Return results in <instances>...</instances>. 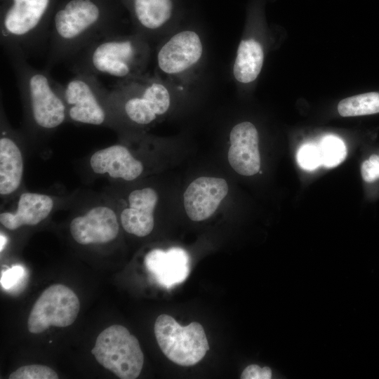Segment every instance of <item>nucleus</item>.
I'll list each match as a JSON object with an SVG mask.
<instances>
[{
  "label": "nucleus",
  "instance_id": "f257e3e1",
  "mask_svg": "<svg viewBox=\"0 0 379 379\" xmlns=\"http://www.w3.org/2000/svg\"><path fill=\"white\" fill-rule=\"evenodd\" d=\"M150 56L151 48L143 35L112 32L88 45L69 61L74 73L107 75L121 80L146 74Z\"/></svg>",
  "mask_w": 379,
  "mask_h": 379
},
{
  "label": "nucleus",
  "instance_id": "f03ea898",
  "mask_svg": "<svg viewBox=\"0 0 379 379\" xmlns=\"http://www.w3.org/2000/svg\"><path fill=\"white\" fill-rule=\"evenodd\" d=\"M93 0H70L54 15L48 30V65L71 60L98 39L112 33Z\"/></svg>",
  "mask_w": 379,
  "mask_h": 379
},
{
  "label": "nucleus",
  "instance_id": "7ed1b4c3",
  "mask_svg": "<svg viewBox=\"0 0 379 379\" xmlns=\"http://www.w3.org/2000/svg\"><path fill=\"white\" fill-rule=\"evenodd\" d=\"M173 88L157 74L117 80L110 91L114 113L121 123L147 126L171 109Z\"/></svg>",
  "mask_w": 379,
  "mask_h": 379
},
{
  "label": "nucleus",
  "instance_id": "20e7f679",
  "mask_svg": "<svg viewBox=\"0 0 379 379\" xmlns=\"http://www.w3.org/2000/svg\"><path fill=\"white\" fill-rule=\"evenodd\" d=\"M13 67L30 123L42 131L53 130L67 119L65 104L48 71L34 68L22 51L6 52Z\"/></svg>",
  "mask_w": 379,
  "mask_h": 379
},
{
  "label": "nucleus",
  "instance_id": "39448f33",
  "mask_svg": "<svg viewBox=\"0 0 379 379\" xmlns=\"http://www.w3.org/2000/svg\"><path fill=\"white\" fill-rule=\"evenodd\" d=\"M55 85L69 120L94 126L120 124L112 107L110 91L102 86L97 76L77 72L65 84L55 81Z\"/></svg>",
  "mask_w": 379,
  "mask_h": 379
},
{
  "label": "nucleus",
  "instance_id": "423d86ee",
  "mask_svg": "<svg viewBox=\"0 0 379 379\" xmlns=\"http://www.w3.org/2000/svg\"><path fill=\"white\" fill-rule=\"evenodd\" d=\"M201 35L184 29L167 37L156 53L155 74L173 88H184L197 74L204 57Z\"/></svg>",
  "mask_w": 379,
  "mask_h": 379
},
{
  "label": "nucleus",
  "instance_id": "0eeeda50",
  "mask_svg": "<svg viewBox=\"0 0 379 379\" xmlns=\"http://www.w3.org/2000/svg\"><path fill=\"white\" fill-rule=\"evenodd\" d=\"M51 0H11L1 20V44L5 52L27 51L48 34L46 16Z\"/></svg>",
  "mask_w": 379,
  "mask_h": 379
},
{
  "label": "nucleus",
  "instance_id": "6e6552de",
  "mask_svg": "<svg viewBox=\"0 0 379 379\" xmlns=\"http://www.w3.org/2000/svg\"><path fill=\"white\" fill-rule=\"evenodd\" d=\"M97 361L121 379L137 378L144 355L138 340L121 325H112L97 337L91 350Z\"/></svg>",
  "mask_w": 379,
  "mask_h": 379
},
{
  "label": "nucleus",
  "instance_id": "1a4fd4ad",
  "mask_svg": "<svg viewBox=\"0 0 379 379\" xmlns=\"http://www.w3.org/2000/svg\"><path fill=\"white\" fill-rule=\"evenodd\" d=\"M154 328L161 350L178 365H195L209 350L204 329L198 322L182 326L171 316L163 314L157 318Z\"/></svg>",
  "mask_w": 379,
  "mask_h": 379
},
{
  "label": "nucleus",
  "instance_id": "9d476101",
  "mask_svg": "<svg viewBox=\"0 0 379 379\" xmlns=\"http://www.w3.org/2000/svg\"><path fill=\"white\" fill-rule=\"evenodd\" d=\"M80 302L69 287L56 284L45 289L34 304L27 327L32 333H40L50 326L67 327L76 320Z\"/></svg>",
  "mask_w": 379,
  "mask_h": 379
},
{
  "label": "nucleus",
  "instance_id": "9b49d317",
  "mask_svg": "<svg viewBox=\"0 0 379 379\" xmlns=\"http://www.w3.org/2000/svg\"><path fill=\"white\" fill-rule=\"evenodd\" d=\"M228 192L229 185L224 178L201 176L194 179L183 194V206L187 215L195 222L209 218Z\"/></svg>",
  "mask_w": 379,
  "mask_h": 379
},
{
  "label": "nucleus",
  "instance_id": "f8f14e48",
  "mask_svg": "<svg viewBox=\"0 0 379 379\" xmlns=\"http://www.w3.org/2000/svg\"><path fill=\"white\" fill-rule=\"evenodd\" d=\"M69 230L74 241L79 244H102L117 237L119 223L110 207L96 206L75 217L70 222Z\"/></svg>",
  "mask_w": 379,
  "mask_h": 379
},
{
  "label": "nucleus",
  "instance_id": "ddd939ff",
  "mask_svg": "<svg viewBox=\"0 0 379 379\" xmlns=\"http://www.w3.org/2000/svg\"><path fill=\"white\" fill-rule=\"evenodd\" d=\"M227 159L233 170L244 176H252L260 168L259 136L250 121L234 125L230 132Z\"/></svg>",
  "mask_w": 379,
  "mask_h": 379
},
{
  "label": "nucleus",
  "instance_id": "4468645a",
  "mask_svg": "<svg viewBox=\"0 0 379 379\" xmlns=\"http://www.w3.org/2000/svg\"><path fill=\"white\" fill-rule=\"evenodd\" d=\"M159 200L157 191L149 187L136 189L128 197V205L121 213L122 227L128 234L142 237L154 227V210Z\"/></svg>",
  "mask_w": 379,
  "mask_h": 379
},
{
  "label": "nucleus",
  "instance_id": "2eb2a0df",
  "mask_svg": "<svg viewBox=\"0 0 379 379\" xmlns=\"http://www.w3.org/2000/svg\"><path fill=\"white\" fill-rule=\"evenodd\" d=\"M145 266L155 281L170 288L183 282L190 274V256L180 248L154 249L145 258Z\"/></svg>",
  "mask_w": 379,
  "mask_h": 379
},
{
  "label": "nucleus",
  "instance_id": "dca6fc26",
  "mask_svg": "<svg viewBox=\"0 0 379 379\" xmlns=\"http://www.w3.org/2000/svg\"><path fill=\"white\" fill-rule=\"evenodd\" d=\"M90 166L97 174H107L112 178L133 180L142 173L144 166L129 149L122 145H113L94 152Z\"/></svg>",
  "mask_w": 379,
  "mask_h": 379
},
{
  "label": "nucleus",
  "instance_id": "f3484780",
  "mask_svg": "<svg viewBox=\"0 0 379 379\" xmlns=\"http://www.w3.org/2000/svg\"><path fill=\"white\" fill-rule=\"evenodd\" d=\"M53 205V199L49 195L25 192L20 195L14 212L1 213L0 222L10 230L25 225L34 226L49 215Z\"/></svg>",
  "mask_w": 379,
  "mask_h": 379
},
{
  "label": "nucleus",
  "instance_id": "a211bd4d",
  "mask_svg": "<svg viewBox=\"0 0 379 379\" xmlns=\"http://www.w3.org/2000/svg\"><path fill=\"white\" fill-rule=\"evenodd\" d=\"M172 0H133V11L139 33L147 36L164 32L171 18Z\"/></svg>",
  "mask_w": 379,
  "mask_h": 379
},
{
  "label": "nucleus",
  "instance_id": "6ab92c4d",
  "mask_svg": "<svg viewBox=\"0 0 379 379\" xmlns=\"http://www.w3.org/2000/svg\"><path fill=\"white\" fill-rule=\"evenodd\" d=\"M24 163L21 151L8 135L0 138V194L10 195L21 184Z\"/></svg>",
  "mask_w": 379,
  "mask_h": 379
},
{
  "label": "nucleus",
  "instance_id": "aec40b11",
  "mask_svg": "<svg viewBox=\"0 0 379 379\" xmlns=\"http://www.w3.org/2000/svg\"><path fill=\"white\" fill-rule=\"evenodd\" d=\"M264 51L262 44L253 37L240 41L232 67L236 81L246 84L256 79L262 67Z\"/></svg>",
  "mask_w": 379,
  "mask_h": 379
},
{
  "label": "nucleus",
  "instance_id": "412c9836",
  "mask_svg": "<svg viewBox=\"0 0 379 379\" xmlns=\"http://www.w3.org/2000/svg\"><path fill=\"white\" fill-rule=\"evenodd\" d=\"M338 111L342 117L379 113V93H366L345 98L338 103Z\"/></svg>",
  "mask_w": 379,
  "mask_h": 379
},
{
  "label": "nucleus",
  "instance_id": "4be33fe9",
  "mask_svg": "<svg viewBox=\"0 0 379 379\" xmlns=\"http://www.w3.org/2000/svg\"><path fill=\"white\" fill-rule=\"evenodd\" d=\"M321 165L333 168L344 161L347 149L344 142L335 135L324 137L319 146Z\"/></svg>",
  "mask_w": 379,
  "mask_h": 379
},
{
  "label": "nucleus",
  "instance_id": "5701e85b",
  "mask_svg": "<svg viewBox=\"0 0 379 379\" xmlns=\"http://www.w3.org/2000/svg\"><path fill=\"white\" fill-rule=\"evenodd\" d=\"M9 379H58V375L49 366L39 364L23 366L9 375Z\"/></svg>",
  "mask_w": 379,
  "mask_h": 379
},
{
  "label": "nucleus",
  "instance_id": "b1692460",
  "mask_svg": "<svg viewBox=\"0 0 379 379\" xmlns=\"http://www.w3.org/2000/svg\"><path fill=\"white\" fill-rule=\"evenodd\" d=\"M297 161L303 169L312 171L317 168L321 165L319 147L313 144L302 145L297 153Z\"/></svg>",
  "mask_w": 379,
  "mask_h": 379
},
{
  "label": "nucleus",
  "instance_id": "393cba45",
  "mask_svg": "<svg viewBox=\"0 0 379 379\" xmlns=\"http://www.w3.org/2000/svg\"><path fill=\"white\" fill-rule=\"evenodd\" d=\"M25 275V270L22 266H13L2 272L1 285L6 290L12 289L20 284Z\"/></svg>",
  "mask_w": 379,
  "mask_h": 379
},
{
  "label": "nucleus",
  "instance_id": "a878e982",
  "mask_svg": "<svg viewBox=\"0 0 379 379\" xmlns=\"http://www.w3.org/2000/svg\"><path fill=\"white\" fill-rule=\"evenodd\" d=\"M362 178L367 182H372L379 179V156L371 155L365 160L361 166Z\"/></svg>",
  "mask_w": 379,
  "mask_h": 379
},
{
  "label": "nucleus",
  "instance_id": "bb28decb",
  "mask_svg": "<svg viewBox=\"0 0 379 379\" xmlns=\"http://www.w3.org/2000/svg\"><path fill=\"white\" fill-rule=\"evenodd\" d=\"M240 378L241 379H270L272 378V371L267 366L261 368L258 365L252 364L243 371Z\"/></svg>",
  "mask_w": 379,
  "mask_h": 379
},
{
  "label": "nucleus",
  "instance_id": "cd10ccee",
  "mask_svg": "<svg viewBox=\"0 0 379 379\" xmlns=\"http://www.w3.org/2000/svg\"><path fill=\"white\" fill-rule=\"evenodd\" d=\"M6 242V239L4 235H1V251H2L5 243Z\"/></svg>",
  "mask_w": 379,
  "mask_h": 379
}]
</instances>
